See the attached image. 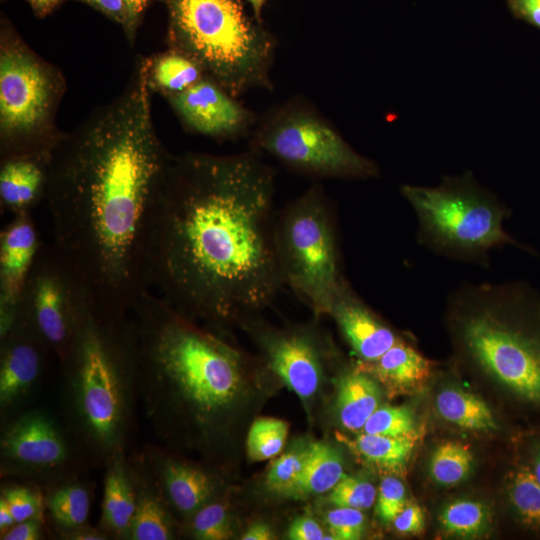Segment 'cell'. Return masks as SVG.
<instances>
[{"label": "cell", "instance_id": "obj_36", "mask_svg": "<svg viewBox=\"0 0 540 540\" xmlns=\"http://www.w3.org/2000/svg\"><path fill=\"white\" fill-rule=\"evenodd\" d=\"M309 451L310 445L306 448L291 450L275 460L266 477L268 489L286 494L300 478L306 466Z\"/></svg>", "mask_w": 540, "mask_h": 540}, {"label": "cell", "instance_id": "obj_24", "mask_svg": "<svg viewBox=\"0 0 540 540\" xmlns=\"http://www.w3.org/2000/svg\"><path fill=\"white\" fill-rule=\"evenodd\" d=\"M146 73L151 92L163 98L184 92L206 75L191 57L170 47L146 57Z\"/></svg>", "mask_w": 540, "mask_h": 540}, {"label": "cell", "instance_id": "obj_44", "mask_svg": "<svg viewBox=\"0 0 540 540\" xmlns=\"http://www.w3.org/2000/svg\"><path fill=\"white\" fill-rule=\"evenodd\" d=\"M324 536L321 526L306 516L296 518L288 529V538L292 540H322Z\"/></svg>", "mask_w": 540, "mask_h": 540}, {"label": "cell", "instance_id": "obj_27", "mask_svg": "<svg viewBox=\"0 0 540 540\" xmlns=\"http://www.w3.org/2000/svg\"><path fill=\"white\" fill-rule=\"evenodd\" d=\"M343 471L341 456L335 448L323 442L312 443L300 478L286 494L302 497L328 492L343 477Z\"/></svg>", "mask_w": 540, "mask_h": 540}, {"label": "cell", "instance_id": "obj_2", "mask_svg": "<svg viewBox=\"0 0 540 540\" xmlns=\"http://www.w3.org/2000/svg\"><path fill=\"white\" fill-rule=\"evenodd\" d=\"M146 57L114 99L54 145L45 201L52 243L93 300L130 313L150 290L145 240L156 192L172 157L157 134Z\"/></svg>", "mask_w": 540, "mask_h": 540}, {"label": "cell", "instance_id": "obj_7", "mask_svg": "<svg viewBox=\"0 0 540 540\" xmlns=\"http://www.w3.org/2000/svg\"><path fill=\"white\" fill-rule=\"evenodd\" d=\"M400 192L416 215L418 242L437 255L487 269L496 248L534 253L506 231L511 209L470 171L433 187L405 184Z\"/></svg>", "mask_w": 540, "mask_h": 540}, {"label": "cell", "instance_id": "obj_4", "mask_svg": "<svg viewBox=\"0 0 540 540\" xmlns=\"http://www.w3.org/2000/svg\"><path fill=\"white\" fill-rule=\"evenodd\" d=\"M60 364L68 433L79 452L106 466L125 452L138 399L131 312L92 300Z\"/></svg>", "mask_w": 540, "mask_h": 540}, {"label": "cell", "instance_id": "obj_16", "mask_svg": "<svg viewBox=\"0 0 540 540\" xmlns=\"http://www.w3.org/2000/svg\"><path fill=\"white\" fill-rule=\"evenodd\" d=\"M143 456L172 511L187 518L217 497L219 480L209 470L147 445Z\"/></svg>", "mask_w": 540, "mask_h": 540}, {"label": "cell", "instance_id": "obj_22", "mask_svg": "<svg viewBox=\"0 0 540 540\" xmlns=\"http://www.w3.org/2000/svg\"><path fill=\"white\" fill-rule=\"evenodd\" d=\"M42 490L45 517L54 535L88 524L91 489L76 473L55 480Z\"/></svg>", "mask_w": 540, "mask_h": 540}, {"label": "cell", "instance_id": "obj_28", "mask_svg": "<svg viewBox=\"0 0 540 540\" xmlns=\"http://www.w3.org/2000/svg\"><path fill=\"white\" fill-rule=\"evenodd\" d=\"M415 435L391 437L363 433L353 442L360 457L384 470H405L415 447Z\"/></svg>", "mask_w": 540, "mask_h": 540}, {"label": "cell", "instance_id": "obj_41", "mask_svg": "<svg viewBox=\"0 0 540 540\" xmlns=\"http://www.w3.org/2000/svg\"><path fill=\"white\" fill-rule=\"evenodd\" d=\"M395 529L402 534H420L424 530L425 517L420 506L415 503L405 504L393 520Z\"/></svg>", "mask_w": 540, "mask_h": 540}, {"label": "cell", "instance_id": "obj_5", "mask_svg": "<svg viewBox=\"0 0 540 540\" xmlns=\"http://www.w3.org/2000/svg\"><path fill=\"white\" fill-rule=\"evenodd\" d=\"M459 352L519 398L540 406V291L527 282H465L448 295Z\"/></svg>", "mask_w": 540, "mask_h": 540}, {"label": "cell", "instance_id": "obj_51", "mask_svg": "<svg viewBox=\"0 0 540 540\" xmlns=\"http://www.w3.org/2000/svg\"><path fill=\"white\" fill-rule=\"evenodd\" d=\"M532 472L540 483V444L535 448L534 451Z\"/></svg>", "mask_w": 540, "mask_h": 540}, {"label": "cell", "instance_id": "obj_38", "mask_svg": "<svg viewBox=\"0 0 540 540\" xmlns=\"http://www.w3.org/2000/svg\"><path fill=\"white\" fill-rule=\"evenodd\" d=\"M326 522L334 540H358L365 531V517L355 508L337 506L328 512Z\"/></svg>", "mask_w": 540, "mask_h": 540}, {"label": "cell", "instance_id": "obj_9", "mask_svg": "<svg viewBox=\"0 0 540 540\" xmlns=\"http://www.w3.org/2000/svg\"><path fill=\"white\" fill-rule=\"evenodd\" d=\"M274 248L284 285L316 315L329 314L348 280L336 215L321 184L313 183L276 213Z\"/></svg>", "mask_w": 540, "mask_h": 540}, {"label": "cell", "instance_id": "obj_50", "mask_svg": "<svg viewBox=\"0 0 540 540\" xmlns=\"http://www.w3.org/2000/svg\"><path fill=\"white\" fill-rule=\"evenodd\" d=\"M267 1L268 0H244V2L249 5L251 12L254 14V16L261 21H263L262 20L263 9Z\"/></svg>", "mask_w": 540, "mask_h": 540}, {"label": "cell", "instance_id": "obj_42", "mask_svg": "<svg viewBox=\"0 0 540 540\" xmlns=\"http://www.w3.org/2000/svg\"><path fill=\"white\" fill-rule=\"evenodd\" d=\"M45 520L31 518L16 523L0 535L1 540H41L45 537Z\"/></svg>", "mask_w": 540, "mask_h": 540}, {"label": "cell", "instance_id": "obj_6", "mask_svg": "<svg viewBox=\"0 0 540 540\" xmlns=\"http://www.w3.org/2000/svg\"><path fill=\"white\" fill-rule=\"evenodd\" d=\"M168 47L197 62L236 97L271 90L277 40L243 0H161Z\"/></svg>", "mask_w": 540, "mask_h": 540}, {"label": "cell", "instance_id": "obj_45", "mask_svg": "<svg viewBox=\"0 0 540 540\" xmlns=\"http://www.w3.org/2000/svg\"><path fill=\"white\" fill-rule=\"evenodd\" d=\"M151 0H123L130 19V32L127 41L134 46L138 29L143 20V16Z\"/></svg>", "mask_w": 540, "mask_h": 540}, {"label": "cell", "instance_id": "obj_40", "mask_svg": "<svg viewBox=\"0 0 540 540\" xmlns=\"http://www.w3.org/2000/svg\"><path fill=\"white\" fill-rule=\"evenodd\" d=\"M118 24L127 39L130 32V19L123 0H79Z\"/></svg>", "mask_w": 540, "mask_h": 540}, {"label": "cell", "instance_id": "obj_13", "mask_svg": "<svg viewBox=\"0 0 540 540\" xmlns=\"http://www.w3.org/2000/svg\"><path fill=\"white\" fill-rule=\"evenodd\" d=\"M238 98L205 75L184 92L164 99L187 132L231 141L250 136L258 121Z\"/></svg>", "mask_w": 540, "mask_h": 540}, {"label": "cell", "instance_id": "obj_37", "mask_svg": "<svg viewBox=\"0 0 540 540\" xmlns=\"http://www.w3.org/2000/svg\"><path fill=\"white\" fill-rule=\"evenodd\" d=\"M376 498L377 491L369 481L347 475H343L328 495V500L336 506L359 510L370 508Z\"/></svg>", "mask_w": 540, "mask_h": 540}, {"label": "cell", "instance_id": "obj_49", "mask_svg": "<svg viewBox=\"0 0 540 540\" xmlns=\"http://www.w3.org/2000/svg\"><path fill=\"white\" fill-rule=\"evenodd\" d=\"M15 524L16 521L7 502L0 497V535L11 529Z\"/></svg>", "mask_w": 540, "mask_h": 540}, {"label": "cell", "instance_id": "obj_10", "mask_svg": "<svg viewBox=\"0 0 540 540\" xmlns=\"http://www.w3.org/2000/svg\"><path fill=\"white\" fill-rule=\"evenodd\" d=\"M249 147L300 175L317 179L369 180L380 167L357 152L335 125L302 95L268 110L250 135Z\"/></svg>", "mask_w": 540, "mask_h": 540}, {"label": "cell", "instance_id": "obj_20", "mask_svg": "<svg viewBox=\"0 0 540 540\" xmlns=\"http://www.w3.org/2000/svg\"><path fill=\"white\" fill-rule=\"evenodd\" d=\"M135 489V511L128 540H171L177 532L173 511L143 456L128 458Z\"/></svg>", "mask_w": 540, "mask_h": 540}, {"label": "cell", "instance_id": "obj_21", "mask_svg": "<svg viewBox=\"0 0 540 540\" xmlns=\"http://www.w3.org/2000/svg\"><path fill=\"white\" fill-rule=\"evenodd\" d=\"M135 511V489L125 452L106 465L99 527L110 539L128 540Z\"/></svg>", "mask_w": 540, "mask_h": 540}, {"label": "cell", "instance_id": "obj_25", "mask_svg": "<svg viewBox=\"0 0 540 540\" xmlns=\"http://www.w3.org/2000/svg\"><path fill=\"white\" fill-rule=\"evenodd\" d=\"M380 400V388L371 376L361 371L347 373L339 381L336 398L340 423L351 431L362 429Z\"/></svg>", "mask_w": 540, "mask_h": 540}, {"label": "cell", "instance_id": "obj_11", "mask_svg": "<svg viewBox=\"0 0 540 540\" xmlns=\"http://www.w3.org/2000/svg\"><path fill=\"white\" fill-rule=\"evenodd\" d=\"M93 300L80 273L52 243H42L18 303V315L59 359Z\"/></svg>", "mask_w": 540, "mask_h": 540}, {"label": "cell", "instance_id": "obj_18", "mask_svg": "<svg viewBox=\"0 0 540 540\" xmlns=\"http://www.w3.org/2000/svg\"><path fill=\"white\" fill-rule=\"evenodd\" d=\"M329 314L364 363L375 362L400 339L365 304L349 281L335 296Z\"/></svg>", "mask_w": 540, "mask_h": 540}, {"label": "cell", "instance_id": "obj_14", "mask_svg": "<svg viewBox=\"0 0 540 540\" xmlns=\"http://www.w3.org/2000/svg\"><path fill=\"white\" fill-rule=\"evenodd\" d=\"M51 352L39 335L17 315L16 322L0 336V415L13 416L28 399Z\"/></svg>", "mask_w": 540, "mask_h": 540}, {"label": "cell", "instance_id": "obj_1", "mask_svg": "<svg viewBox=\"0 0 540 540\" xmlns=\"http://www.w3.org/2000/svg\"><path fill=\"white\" fill-rule=\"evenodd\" d=\"M275 186L274 168L251 147L172 154L146 232L149 287L186 317L217 326L269 306L285 286Z\"/></svg>", "mask_w": 540, "mask_h": 540}, {"label": "cell", "instance_id": "obj_32", "mask_svg": "<svg viewBox=\"0 0 540 540\" xmlns=\"http://www.w3.org/2000/svg\"><path fill=\"white\" fill-rule=\"evenodd\" d=\"M508 496L522 521L540 526V483L530 469L521 467L512 474Z\"/></svg>", "mask_w": 540, "mask_h": 540}, {"label": "cell", "instance_id": "obj_34", "mask_svg": "<svg viewBox=\"0 0 540 540\" xmlns=\"http://www.w3.org/2000/svg\"><path fill=\"white\" fill-rule=\"evenodd\" d=\"M0 497L7 502L16 523L31 518L46 521L44 494L39 485L27 481L5 482Z\"/></svg>", "mask_w": 540, "mask_h": 540}, {"label": "cell", "instance_id": "obj_35", "mask_svg": "<svg viewBox=\"0 0 540 540\" xmlns=\"http://www.w3.org/2000/svg\"><path fill=\"white\" fill-rule=\"evenodd\" d=\"M416 420L407 406L378 407L362 428L364 433L391 437L415 435Z\"/></svg>", "mask_w": 540, "mask_h": 540}, {"label": "cell", "instance_id": "obj_19", "mask_svg": "<svg viewBox=\"0 0 540 540\" xmlns=\"http://www.w3.org/2000/svg\"><path fill=\"white\" fill-rule=\"evenodd\" d=\"M51 151L15 154L0 158L2 212H8L11 215L31 212L45 200Z\"/></svg>", "mask_w": 540, "mask_h": 540}, {"label": "cell", "instance_id": "obj_47", "mask_svg": "<svg viewBox=\"0 0 540 540\" xmlns=\"http://www.w3.org/2000/svg\"><path fill=\"white\" fill-rule=\"evenodd\" d=\"M34 15L38 19H43L55 11L66 0H25Z\"/></svg>", "mask_w": 540, "mask_h": 540}, {"label": "cell", "instance_id": "obj_39", "mask_svg": "<svg viewBox=\"0 0 540 540\" xmlns=\"http://www.w3.org/2000/svg\"><path fill=\"white\" fill-rule=\"evenodd\" d=\"M405 486L394 476L382 479L377 493L376 513L385 523L393 522L406 504Z\"/></svg>", "mask_w": 540, "mask_h": 540}, {"label": "cell", "instance_id": "obj_23", "mask_svg": "<svg viewBox=\"0 0 540 540\" xmlns=\"http://www.w3.org/2000/svg\"><path fill=\"white\" fill-rule=\"evenodd\" d=\"M374 377L390 390L407 392L428 380L432 362L399 339L378 360L364 363Z\"/></svg>", "mask_w": 540, "mask_h": 540}, {"label": "cell", "instance_id": "obj_26", "mask_svg": "<svg viewBox=\"0 0 540 540\" xmlns=\"http://www.w3.org/2000/svg\"><path fill=\"white\" fill-rule=\"evenodd\" d=\"M435 407L445 421L462 429L482 432L497 429V422L487 403L463 389H442L436 396Z\"/></svg>", "mask_w": 540, "mask_h": 540}, {"label": "cell", "instance_id": "obj_33", "mask_svg": "<svg viewBox=\"0 0 540 540\" xmlns=\"http://www.w3.org/2000/svg\"><path fill=\"white\" fill-rule=\"evenodd\" d=\"M288 433L285 421L259 418L253 422L247 437V452L254 461L272 458L282 450Z\"/></svg>", "mask_w": 540, "mask_h": 540}, {"label": "cell", "instance_id": "obj_31", "mask_svg": "<svg viewBox=\"0 0 540 540\" xmlns=\"http://www.w3.org/2000/svg\"><path fill=\"white\" fill-rule=\"evenodd\" d=\"M187 534L199 540H226L232 536V517L227 503L217 497L186 518Z\"/></svg>", "mask_w": 540, "mask_h": 540}, {"label": "cell", "instance_id": "obj_29", "mask_svg": "<svg viewBox=\"0 0 540 540\" xmlns=\"http://www.w3.org/2000/svg\"><path fill=\"white\" fill-rule=\"evenodd\" d=\"M473 466V455L460 442L448 441L439 445L431 456L429 474L441 486H453L464 481Z\"/></svg>", "mask_w": 540, "mask_h": 540}, {"label": "cell", "instance_id": "obj_15", "mask_svg": "<svg viewBox=\"0 0 540 540\" xmlns=\"http://www.w3.org/2000/svg\"><path fill=\"white\" fill-rule=\"evenodd\" d=\"M31 212L12 215L0 234V336L14 325L20 294L42 245Z\"/></svg>", "mask_w": 540, "mask_h": 540}, {"label": "cell", "instance_id": "obj_48", "mask_svg": "<svg viewBox=\"0 0 540 540\" xmlns=\"http://www.w3.org/2000/svg\"><path fill=\"white\" fill-rule=\"evenodd\" d=\"M273 538L271 528L263 523L252 525L241 537L242 540H271Z\"/></svg>", "mask_w": 540, "mask_h": 540}, {"label": "cell", "instance_id": "obj_46", "mask_svg": "<svg viewBox=\"0 0 540 540\" xmlns=\"http://www.w3.org/2000/svg\"><path fill=\"white\" fill-rule=\"evenodd\" d=\"M57 539L61 540H108L109 535L99 526L92 527L89 524L57 533Z\"/></svg>", "mask_w": 540, "mask_h": 540}, {"label": "cell", "instance_id": "obj_8", "mask_svg": "<svg viewBox=\"0 0 540 540\" xmlns=\"http://www.w3.org/2000/svg\"><path fill=\"white\" fill-rule=\"evenodd\" d=\"M66 91L62 70L36 53L2 13L0 158L53 149L63 133L56 120Z\"/></svg>", "mask_w": 540, "mask_h": 540}, {"label": "cell", "instance_id": "obj_30", "mask_svg": "<svg viewBox=\"0 0 540 540\" xmlns=\"http://www.w3.org/2000/svg\"><path fill=\"white\" fill-rule=\"evenodd\" d=\"M443 529L458 537H475L489 524V512L480 502L460 499L449 503L439 516Z\"/></svg>", "mask_w": 540, "mask_h": 540}, {"label": "cell", "instance_id": "obj_43", "mask_svg": "<svg viewBox=\"0 0 540 540\" xmlns=\"http://www.w3.org/2000/svg\"><path fill=\"white\" fill-rule=\"evenodd\" d=\"M506 3L516 19L540 29V0H506Z\"/></svg>", "mask_w": 540, "mask_h": 540}, {"label": "cell", "instance_id": "obj_3", "mask_svg": "<svg viewBox=\"0 0 540 540\" xmlns=\"http://www.w3.org/2000/svg\"><path fill=\"white\" fill-rule=\"evenodd\" d=\"M131 316L138 399L156 436L168 444H207L242 390L240 353L150 290Z\"/></svg>", "mask_w": 540, "mask_h": 540}, {"label": "cell", "instance_id": "obj_17", "mask_svg": "<svg viewBox=\"0 0 540 540\" xmlns=\"http://www.w3.org/2000/svg\"><path fill=\"white\" fill-rule=\"evenodd\" d=\"M267 364L300 398L315 394L322 374V349L306 330L273 333L263 340Z\"/></svg>", "mask_w": 540, "mask_h": 540}, {"label": "cell", "instance_id": "obj_12", "mask_svg": "<svg viewBox=\"0 0 540 540\" xmlns=\"http://www.w3.org/2000/svg\"><path fill=\"white\" fill-rule=\"evenodd\" d=\"M1 478L39 485L76 473L79 451L56 419L42 409H30L2 422ZM70 435V434H69Z\"/></svg>", "mask_w": 540, "mask_h": 540}]
</instances>
